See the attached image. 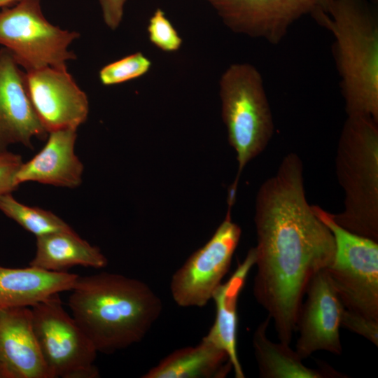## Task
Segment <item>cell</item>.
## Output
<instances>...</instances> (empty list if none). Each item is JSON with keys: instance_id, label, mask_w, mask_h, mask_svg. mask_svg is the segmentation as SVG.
<instances>
[{"instance_id": "obj_25", "label": "cell", "mask_w": 378, "mask_h": 378, "mask_svg": "<svg viewBox=\"0 0 378 378\" xmlns=\"http://www.w3.org/2000/svg\"><path fill=\"white\" fill-rule=\"evenodd\" d=\"M22 163L20 155L8 150L0 152V195L12 193L18 188L15 178Z\"/></svg>"}, {"instance_id": "obj_11", "label": "cell", "mask_w": 378, "mask_h": 378, "mask_svg": "<svg viewBox=\"0 0 378 378\" xmlns=\"http://www.w3.org/2000/svg\"><path fill=\"white\" fill-rule=\"evenodd\" d=\"M25 72L31 104L48 133L65 128L78 129L86 121L88 97L66 68L46 66Z\"/></svg>"}, {"instance_id": "obj_4", "label": "cell", "mask_w": 378, "mask_h": 378, "mask_svg": "<svg viewBox=\"0 0 378 378\" xmlns=\"http://www.w3.org/2000/svg\"><path fill=\"white\" fill-rule=\"evenodd\" d=\"M335 172L344 209L332 216L341 227L378 241V121L347 116L337 147Z\"/></svg>"}, {"instance_id": "obj_15", "label": "cell", "mask_w": 378, "mask_h": 378, "mask_svg": "<svg viewBox=\"0 0 378 378\" xmlns=\"http://www.w3.org/2000/svg\"><path fill=\"white\" fill-rule=\"evenodd\" d=\"M76 138L75 128L49 132L42 149L20 166L15 178L16 183L33 181L68 188L79 186L84 167L74 153Z\"/></svg>"}, {"instance_id": "obj_2", "label": "cell", "mask_w": 378, "mask_h": 378, "mask_svg": "<svg viewBox=\"0 0 378 378\" xmlns=\"http://www.w3.org/2000/svg\"><path fill=\"white\" fill-rule=\"evenodd\" d=\"M70 291L72 317L102 354L140 342L162 311L161 299L148 285L120 274L78 276Z\"/></svg>"}, {"instance_id": "obj_30", "label": "cell", "mask_w": 378, "mask_h": 378, "mask_svg": "<svg viewBox=\"0 0 378 378\" xmlns=\"http://www.w3.org/2000/svg\"><path fill=\"white\" fill-rule=\"evenodd\" d=\"M208 1V0H207Z\"/></svg>"}, {"instance_id": "obj_26", "label": "cell", "mask_w": 378, "mask_h": 378, "mask_svg": "<svg viewBox=\"0 0 378 378\" xmlns=\"http://www.w3.org/2000/svg\"><path fill=\"white\" fill-rule=\"evenodd\" d=\"M103 20L106 25L112 30L120 24L126 0H99Z\"/></svg>"}, {"instance_id": "obj_6", "label": "cell", "mask_w": 378, "mask_h": 378, "mask_svg": "<svg viewBox=\"0 0 378 378\" xmlns=\"http://www.w3.org/2000/svg\"><path fill=\"white\" fill-rule=\"evenodd\" d=\"M312 207L334 237L335 257L326 270L342 304L378 321V241L343 228L319 206Z\"/></svg>"}, {"instance_id": "obj_19", "label": "cell", "mask_w": 378, "mask_h": 378, "mask_svg": "<svg viewBox=\"0 0 378 378\" xmlns=\"http://www.w3.org/2000/svg\"><path fill=\"white\" fill-rule=\"evenodd\" d=\"M35 255L29 265L65 272L74 266L102 269L108 265L100 248L82 239L74 230L36 237Z\"/></svg>"}, {"instance_id": "obj_20", "label": "cell", "mask_w": 378, "mask_h": 378, "mask_svg": "<svg viewBox=\"0 0 378 378\" xmlns=\"http://www.w3.org/2000/svg\"><path fill=\"white\" fill-rule=\"evenodd\" d=\"M271 319L261 322L253 335L252 344L259 377L262 378H337L346 377L327 364L312 368L289 344L273 342L267 336Z\"/></svg>"}, {"instance_id": "obj_23", "label": "cell", "mask_w": 378, "mask_h": 378, "mask_svg": "<svg viewBox=\"0 0 378 378\" xmlns=\"http://www.w3.org/2000/svg\"><path fill=\"white\" fill-rule=\"evenodd\" d=\"M150 42L165 52L178 51L183 40L161 8H157L150 16L147 26Z\"/></svg>"}, {"instance_id": "obj_14", "label": "cell", "mask_w": 378, "mask_h": 378, "mask_svg": "<svg viewBox=\"0 0 378 378\" xmlns=\"http://www.w3.org/2000/svg\"><path fill=\"white\" fill-rule=\"evenodd\" d=\"M0 363L12 378H52L29 307L0 308Z\"/></svg>"}, {"instance_id": "obj_8", "label": "cell", "mask_w": 378, "mask_h": 378, "mask_svg": "<svg viewBox=\"0 0 378 378\" xmlns=\"http://www.w3.org/2000/svg\"><path fill=\"white\" fill-rule=\"evenodd\" d=\"M34 332L52 378H97L98 353L59 293L31 307Z\"/></svg>"}, {"instance_id": "obj_12", "label": "cell", "mask_w": 378, "mask_h": 378, "mask_svg": "<svg viewBox=\"0 0 378 378\" xmlns=\"http://www.w3.org/2000/svg\"><path fill=\"white\" fill-rule=\"evenodd\" d=\"M305 295L296 326L299 330L296 352L302 360L317 351L342 354L340 328L344 307L326 269L312 279Z\"/></svg>"}, {"instance_id": "obj_22", "label": "cell", "mask_w": 378, "mask_h": 378, "mask_svg": "<svg viewBox=\"0 0 378 378\" xmlns=\"http://www.w3.org/2000/svg\"><path fill=\"white\" fill-rule=\"evenodd\" d=\"M151 66L149 58L136 52L104 66L99 71V78L104 85H117L145 75Z\"/></svg>"}, {"instance_id": "obj_16", "label": "cell", "mask_w": 378, "mask_h": 378, "mask_svg": "<svg viewBox=\"0 0 378 378\" xmlns=\"http://www.w3.org/2000/svg\"><path fill=\"white\" fill-rule=\"evenodd\" d=\"M78 275L35 267L10 268L0 265V308L29 307L62 292L70 291Z\"/></svg>"}, {"instance_id": "obj_1", "label": "cell", "mask_w": 378, "mask_h": 378, "mask_svg": "<svg viewBox=\"0 0 378 378\" xmlns=\"http://www.w3.org/2000/svg\"><path fill=\"white\" fill-rule=\"evenodd\" d=\"M303 169L300 156L288 153L255 199L253 295L279 342L288 344L310 281L330 266L335 253L332 232L307 200Z\"/></svg>"}, {"instance_id": "obj_24", "label": "cell", "mask_w": 378, "mask_h": 378, "mask_svg": "<svg viewBox=\"0 0 378 378\" xmlns=\"http://www.w3.org/2000/svg\"><path fill=\"white\" fill-rule=\"evenodd\" d=\"M341 327L365 337L376 346H378V321L344 307L341 317Z\"/></svg>"}, {"instance_id": "obj_7", "label": "cell", "mask_w": 378, "mask_h": 378, "mask_svg": "<svg viewBox=\"0 0 378 378\" xmlns=\"http://www.w3.org/2000/svg\"><path fill=\"white\" fill-rule=\"evenodd\" d=\"M80 34L51 24L40 0H20L0 10V45L8 49L25 71L46 66L66 68L76 59L70 44Z\"/></svg>"}, {"instance_id": "obj_13", "label": "cell", "mask_w": 378, "mask_h": 378, "mask_svg": "<svg viewBox=\"0 0 378 378\" xmlns=\"http://www.w3.org/2000/svg\"><path fill=\"white\" fill-rule=\"evenodd\" d=\"M20 67L8 49L0 48V152L15 144L33 148L34 138L48 136L29 98L26 72Z\"/></svg>"}, {"instance_id": "obj_9", "label": "cell", "mask_w": 378, "mask_h": 378, "mask_svg": "<svg viewBox=\"0 0 378 378\" xmlns=\"http://www.w3.org/2000/svg\"><path fill=\"white\" fill-rule=\"evenodd\" d=\"M241 234L232 222L231 207L211 239L195 251L173 274L170 291L174 302L182 307H202L222 284L228 272Z\"/></svg>"}, {"instance_id": "obj_18", "label": "cell", "mask_w": 378, "mask_h": 378, "mask_svg": "<svg viewBox=\"0 0 378 378\" xmlns=\"http://www.w3.org/2000/svg\"><path fill=\"white\" fill-rule=\"evenodd\" d=\"M232 370L227 353L205 337L195 346L178 349L143 378H223Z\"/></svg>"}, {"instance_id": "obj_28", "label": "cell", "mask_w": 378, "mask_h": 378, "mask_svg": "<svg viewBox=\"0 0 378 378\" xmlns=\"http://www.w3.org/2000/svg\"><path fill=\"white\" fill-rule=\"evenodd\" d=\"M0 378H12L9 372L1 363H0Z\"/></svg>"}, {"instance_id": "obj_17", "label": "cell", "mask_w": 378, "mask_h": 378, "mask_svg": "<svg viewBox=\"0 0 378 378\" xmlns=\"http://www.w3.org/2000/svg\"><path fill=\"white\" fill-rule=\"evenodd\" d=\"M255 260L252 248L230 279L215 291L212 297L216 305L215 321L204 336L227 353L236 378L245 377L237 351V301Z\"/></svg>"}, {"instance_id": "obj_21", "label": "cell", "mask_w": 378, "mask_h": 378, "mask_svg": "<svg viewBox=\"0 0 378 378\" xmlns=\"http://www.w3.org/2000/svg\"><path fill=\"white\" fill-rule=\"evenodd\" d=\"M0 211L36 237L73 230L54 213L17 201L11 193L0 195Z\"/></svg>"}, {"instance_id": "obj_10", "label": "cell", "mask_w": 378, "mask_h": 378, "mask_svg": "<svg viewBox=\"0 0 378 378\" xmlns=\"http://www.w3.org/2000/svg\"><path fill=\"white\" fill-rule=\"evenodd\" d=\"M232 31L279 43L302 16L324 8L329 0H208Z\"/></svg>"}, {"instance_id": "obj_3", "label": "cell", "mask_w": 378, "mask_h": 378, "mask_svg": "<svg viewBox=\"0 0 378 378\" xmlns=\"http://www.w3.org/2000/svg\"><path fill=\"white\" fill-rule=\"evenodd\" d=\"M312 16L332 34L347 116L378 121V18L367 0H329Z\"/></svg>"}, {"instance_id": "obj_27", "label": "cell", "mask_w": 378, "mask_h": 378, "mask_svg": "<svg viewBox=\"0 0 378 378\" xmlns=\"http://www.w3.org/2000/svg\"><path fill=\"white\" fill-rule=\"evenodd\" d=\"M20 1V0H0V10L12 6Z\"/></svg>"}, {"instance_id": "obj_5", "label": "cell", "mask_w": 378, "mask_h": 378, "mask_svg": "<svg viewBox=\"0 0 378 378\" xmlns=\"http://www.w3.org/2000/svg\"><path fill=\"white\" fill-rule=\"evenodd\" d=\"M219 94L228 141L238 162L237 174L227 200L234 203L244 168L269 144L274 124L262 76L253 65H230L220 77Z\"/></svg>"}, {"instance_id": "obj_29", "label": "cell", "mask_w": 378, "mask_h": 378, "mask_svg": "<svg viewBox=\"0 0 378 378\" xmlns=\"http://www.w3.org/2000/svg\"><path fill=\"white\" fill-rule=\"evenodd\" d=\"M372 1H377V0H372Z\"/></svg>"}]
</instances>
